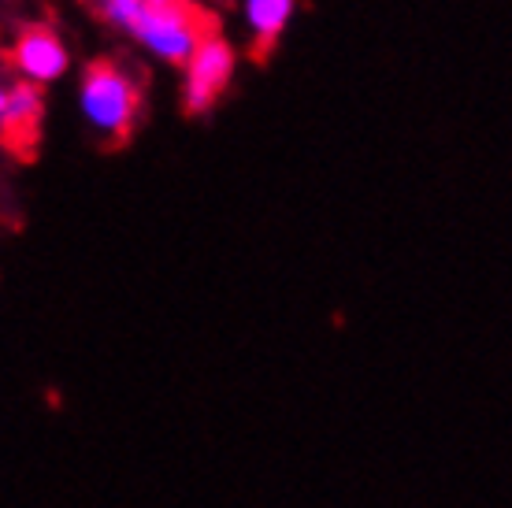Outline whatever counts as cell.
<instances>
[{
  "mask_svg": "<svg viewBox=\"0 0 512 508\" xmlns=\"http://www.w3.org/2000/svg\"><path fill=\"white\" fill-rule=\"evenodd\" d=\"M0 123H4V86H0Z\"/></svg>",
  "mask_w": 512,
  "mask_h": 508,
  "instance_id": "7",
  "label": "cell"
},
{
  "mask_svg": "<svg viewBox=\"0 0 512 508\" xmlns=\"http://www.w3.org/2000/svg\"><path fill=\"white\" fill-rule=\"evenodd\" d=\"M101 15L164 64H186L208 34L205 15L182 0H101Z\"/></svg>",
  "mask_w": 512,
  "mask_h": 508,
  "instance_id": "1",
  "label": "cell"
},
{
  "mask_svg": "<svg viewBox=\"0 0 512 508\" xmlns=\"http://www.w3.org/2000/svg\"><path fill=\"white\" fill-rule=\"evenodd\" d=\"M141 108L134 78L116 64H90L78 82V112L104 138H123Z\"/></svg>",
  "mask_w": 512,
  "mask_h": 508,
  "instance_id": "2",
  "label": "cell"
},
{
  "mask_svg": "<svg viewBox=\"0 0 512 508\" xmlns=\"http://www.w3.org/2000/svg\"><path fill=\"white\" fill-rule=\"evenodd\" d=\"M294 12H297V0H242L245 30L256 41H264V45H271L290 26Z\"/></svg>",
  "mask_w": 512,
  "mask_h": 508,
  "instance_id": "5",
  "label": "cell"
},
{
  "mask_svg": "<svg viewBox=\"0 0 512 508\" xmlns=\"http://www.w3.org/2000/svg\"><path fill=\"white\" fill-rule=\"evenodd\" d=\"M234 64H238V56H234L231 41L219 38V34H205L201 45L190 52V60L182 64L186 67L182 71V101H186V108L205 112L208 104L231 86Z\"/></svg>",
  "mask_w": 512,
  "mask_h": 508,
  "instance_id": "3",
  "label": "cell"
},
{
  "mask_svg": "<svg viewBox=\"0 0 512 508\" xmlns=\"http://www.w3.org/2000/svg\"><path fill=\"white\" fill-rule=\"evenodd\" d=\"M12 64L23 75V82H30V86H49V82H60L71 71V49H67V41L56 30L34 26V30L19 34V41H15L12 49Z\"/></svg>",
  "mask_w": 512,
  "mask_h": 508,
  "instance_id": "4",
  "label": "cell"
},
{
  "mask_svg": "<svg viewBox=\"0 0 512 508\" xmlns=\"http://www.w3.org/2000/svg\"><path fill=\"white\" fill-rule=\"evenodd\" d=\"M38 119H41L38 86H30V82H15L12 89H4V123H0V127L8 130L12 138H19V134H34Z\"/></svg>",
  "mask_w": 512,
  "mask_h": 508,
  "instance_id": "6",
  "label": "cell"
}]
</instances>
